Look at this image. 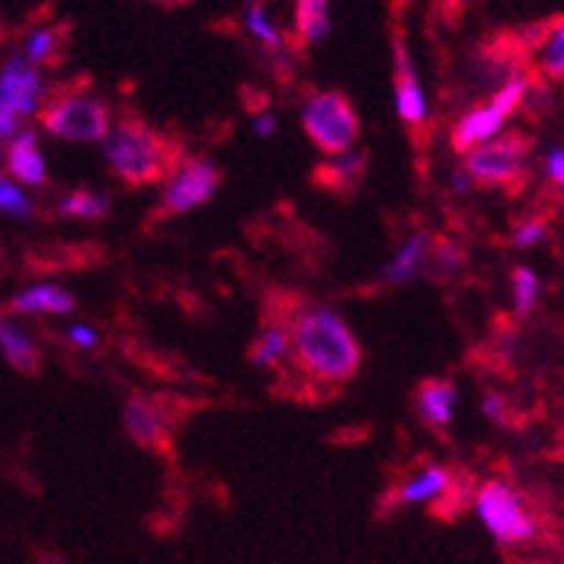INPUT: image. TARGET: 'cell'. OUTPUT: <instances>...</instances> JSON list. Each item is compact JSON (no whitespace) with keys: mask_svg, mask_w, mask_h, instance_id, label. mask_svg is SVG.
I'll return each instance as SVG.
<instances>
[{"mask_svg":"<svg viewBox=\"0 0 564 564\" xmlns=\"http://www.w3.org/2000/svg\"><path fill=\"white\" fill-rule=\"evenodd\" d=\"M292 348L299 357V366L310 377L326 379V382H343L357 373L362 362V351L357 337L346 326L337 312L306 310L292 326Z\"/></svg>","mask_w":564,"mask_h":564,"instance_id":"cell-1","label":"cell"},{"mask_svg":"<svg viewBox=\"0 0 564 564\" xmlns=\"http://www.w3.org/2000/svg\"><path fill=\"white\" fill-rule=\"evenodd\" d=\"M105 158L127 186L158 183L172 172L174 161H177L166 135L141 124V121H132V118L107 132Z\"/></svg>","mask_w":564,"mask_h":564,"instance_id":"cell-2","label":"cell"},{"mask_svg":"<svg viewBox=\"0 0 564 564\" xmlns=\"http://www.w3.org/2000/svg\"><path fill=\"white\" fill-rule=\"evenodd\" d=\"M304 132L317 150L326 155H343L360 138V118L354 112L351 101L337 90L312 96L301 116Z\"/></svg>","mask_w":564,"mask_h":564,"instance_id":"cell-3","label":"cell"},{"mask_svg":"<svg viewBox=\"0 0 564 564\" xmlns=\"http://www.w3.org/2000/svg\"><path fill=\"white\" fill-rule=\"evenodd\" d=\"M528 152H531V141L520 132L497 138V141H484L480 150L469 152L466 158V177L480 186L514 188L517 183L525 181Z\"/></svg>","mask_w":564,"mask_h":564,"instance_id":"cell-4","label":"cell"},{"mask_svg":"<svg viewBox=\"0 0 564 564\" xmlns=\"http://www.w3.org/2000/svg\"><path fill=\"white\" fill-rule=\"evenodd\" d=\"M43 127L59 141L96 143L105 141L110 132V112H107L105 101L68 94L45 107Z\"/></svg>","mask_w":564,"mask_h":564,"instance_id":"cell-5","label":"cell"},{"mask_svg":"<svg viewBox=\"0 0 564 564\" xmlns=\"http://www.w3.org/2000/svg\"><path fill=\"white\" fill-rule=\"evenodd\" d=\"M478 514L486 522L491 533L502 545H517V542H528L536 533L531 517L522 509V500L509 484L500 480H489L484 489L478 491Z\"/></svg>","mask_w":564,"mask_h":564,"instance_id":"cell-6","label":"cell"},{"mask_svg":"<svg viewBox=\"0 0 564 564\" xmlns=\"http://www.w3.org/2000/svg\"><path fill=\"white\" fill-rule=\"evenodd\" d=\"M219 186V169L212 161H188L186 166L177 169L169 181L166 192L161 199L163 217H177L214 197Z\"/></svg>","mask_w":564,"mask_h":564,"instance_id":"cell-7","label":"cell"},{"mask_svg":"<svg viewBox=\"0 0 564 564\" xmlns=\"http://www.w3.org/2000/svg\"><path fill=\"white\" fill-rule=\"evenodd\" d=\"M43 90V74L23 56H12L0 68V105L12 110L18 118H29L37 112Z\"/></svg>","mask_w":564,"mask_h":564,"instance_id":"cell-8","label":"cell"},{"mask_svg":"<svg viewBox=\"0 0 564 564\" xmlns=\"http://www.w3.org/2000/svg\"><path fill=\"white\" fill-rule=\"evenodd\" d=\"M124 430L138 447L150 453H169L166 415L155 402L143 397H132L124 408Z\"/></svg>","mask_w":564,"mask_h":564,"instance_id":"cell-9","label":"cell"},{"mask_svg":"<svg viewBox=\"0 0 564 564\" xmlns=\"http://www.w3.org/2000/svg\"><path fill=\"white\" fill-rule=\"evenodd\" d=\"M3 150H7V169L12 172L14 181L34 188L48 183V166H45V158L40 155L37 135L32 130L14 132Z\"/></svg>","mask_w":564,"mask_h":564,"instance_id":"cell-10","label":"cell"},{"mask_svg":"<svg viewBox=\"0 0 564 564\" xmlns=\"http://www.w3.org/2000/svg\"><path fill=\"white\" fill-rule=\"evenodd\" d=\"M393 82H397V110L402 121L408 124H422L427 116V105H424L422 87H419V76L410 65V54L404 48L402 40L397 37V70H393Z\"/></svg>","mask_w":564,"mask_h":564,"instance_id":"cell-11","label":"cell"},{"mask_svg":"<svg viewBox=\"0 0 564 564\" xmlns=\"http://www.w3.org/2000/svg\"><path fill=\"white\" fill-rule=\"evenodd\" d=\"M455 402H458V391L447 379H427L419 384V393H415L419 415L433 427H447L453 422Z\"/></svg>","mask_w":564,"mask_h":564,"instance_id":"cell-12","label":"cell"},{"mask_svg":"<svg viewBox=\"0 0 564 564\" xmlns=\"http://www.w3.org/2000/svg\"><path fill=\"white\" fill-rule=\"evenodd\" d=\"M12 312H23V315H68L76 310V299L68 290L51 284H37L32 290L20 292L18 299L9 304Z\"/></svg>","mask_w":564,"mask_h":564,"instance_id":"cell-13","label":"cell"},{"mask_svg":"<svg viewBox=\"0 0 564 564\" xmlns=\"http://www.w3.org/2000/svg\"><path fill=\"white\" fill-rule=\"evenodd\" d=\"M0 351L14 371L34 377L40 371V348L18 323L0 321Z\"/></svg>","mask_w":564,"mask_h":564,"instance_id":"cell-14","label":"cell"},{"mask_svg":"<svg viewBox=\"0 0 564 564\" xmlns=\"http://www.w3.org/2000/svg\"><path fill=\"white\" fill-rule=\"evenodd\" d=\"M368 169L366 152H343L337 161L326 163V166L315 169V181L329 192H351L357 183L362 181V174Z\"/></svg>","mask_w":564,"mask_h":564,"instance_id":"cell-15","label":"cell"},{"mask_svg":"<svg viewBox=\"0 0 564 564\" xmlns=\"http://www.w3.org/2000/svg\"><path fill=\"white\" fill-rule=\"evenodd\" d=\"M500 124H502V116L491 105L480 107V110H471L469 116L460 118L458 127H455L453 132L455 150L466 152L471 150V147H478V143L489 141V138L497 135Z\"/></svg>","mask_w":564,"mask_h":564,"instance_id":"cell-16","label":"cell"},{"mask_svg":"<svg viewBox=\"0 0 564 564\" xmlns=\"http://www.w3.org/2000/svg\"><path fill=\"white\" fill-rule=\"evenodd\" d=\"M430 261V242L427 236H413L393 261L382 270L384 284H408L419 270Z\"/></svg>","mask_w":564,"mask_h":564,"instance_id":"cell-17","label":"cell"},{"mask_svg":"<svg viewBox=\"0 0 564 564\" xmlns=\"http://www.w3.org/2000/svg\"><path fill=\"white\" fill-rule=\"evenodd\" d=\"M70 40V25H48L32 34L25 45V59L40 68V65L63 63V45Z\"/></svg>","mask_w":564,"mask_h":564,"instance_id":"cell-18","label":"cell"},{"mask_svg":"<svg viewBox=\"0 0 564 564\" xmlns=\"http://www.w3.org/2000/svg\"><path fill=\"white\" fill-rule=\"evenodd\" d=\"M449 491V475L441 466H430L422 475H415L413 480L399 489V502H430L438 500Z\"/></svg>","mask_w":564,"mask_h":564,"instance_id":"cell-19","label":"cell"},{"mask_svg":"<svg viewBox=\"0 0 564 564\" xmlns=\"http://www.w3.org/2000/svg\"><path fill=\"white\" fill-rule=\"evenodd\" d=\"M299 37L317 43L329 34V0H299Z\"/></svg>","mask_w":564,"mask_h":564,"instance_id":"cell-20","label":"cell"},{"mask_svg":"<svg viewBox=\"0 0 564 564\" xmlns=\"http://www.w3.org/2000/svg\"><path fill=\"white\" fill-rule=\"evenodd\" d=\"M110 208V199L101 192H74L56 205V212L63 217H85V219H99L105 217Z\"/></svg>","mask_w":564,"mask_h":564,"instance_id":"cell-21","label":"cell"},{"mask_svg":"<svg viewBox=\"0 0 564 564\" xmlns=\"http://www.w3.org/2000/svg\"><path fill=\"white\" fill-rule=\"evenodd\" d=\"M562 48H564V29H562V18H553V23L547 25V34L542 40V70H545L547 79L562 82L564 76V59H562Z\"/></svg>","mask_w":564,"mask_h":564,"instance_id":"cell-22","label":"cell"},{"mask_svg":"<svg viewBox=\"0 0 564 564\" xmlns=\"http://www.w3.org/2000/svg\"><path fill=\"white\" fill-rule=\"evenodd\" d=\"M286 348H290V332H286V326H281V323L267 326L264 335L259 337V343H256L253 348V362L256 366H267V368L275 366V362L286 354Z\"/></svg>","mask_w":564,"mask_h":564,"instance_id":"cell-23","label":"cell"},{"mask_svg":"<svg viewBox=\"0 0 564 564\" xmlns=\"http://www.w3.org/2000/svg\"><path fill=\"white\" fill-rule=\"evenodd\" d=\"M511 284H514L517 315H531V310L536 306V299H540V279H536V273L528 270V267H517L514 275H511Z\"/></svg>","mask_w":564,"mask_h":564,"instance_id":"cell-24","label":"cell"},{"mask_svg":"<svg viewBox=\"0 0 564 564\" xmlns=\"http://www.w3.org/2000/svg\"><path fill=\"white\" fill-rule=\"evenodd\" d=\"M0 212L12 214V217L29 219L34 214V203L25 197L18 188V183H12L7 174H0Z\"/></svg>","mask_w":564,"mask_h":564,"instance_id":"cell-25","label":"cell"},{"mask_svg":"<svg viewBox=\"0 0 564 564\" xmlns=\"http://www.w3.org/2000/svg\"><path fill=\"white\" fill-rule=\"evenodd\" d=\"M248 25H250V32H253L256 37H261L267 45H273V48H281V43H284V37H281V34L275 32L273 25L267 23V18H264V12H261V7H250Z\"/></svg>","mask_w":564,"mask_h":564,"instance_id":"cell-26","label":"cell"},{"mask_svg":"<svg viewBox=\"0 0 564 564\" xmlns=\"http://www.w3.org/2000/svg\"><path fill=\"white\" fill-rule=\"evenodd\" d=\"M427 264H433L435 273H441V275L455 273V270H458V264H460V250L455 248V245H449V242H438V245H435L433 261H427Z\"/></svg>","mask_w":564,"mask_h":564,"instance_id":"cell-27","label":"cell"},{"mask_svg":"<svg viewBox=\"0 0 564 564\" xmlns=\"http://www.w3.org/2000/svg\"><path fill=\"white\" fill-rule=\"evenodd\" d=\"M545 239V225L542 223H528L517 230L514 242L517 248H533V245H540Z\"/></svg>","mask_w":564,"mask_h":564,"instance_id":"cell-28","label":"cell"},{"mask_svg":"<svg viewBox=\"0 0 564 564\" xmlns=\"http://www.w3.org/2000/svg\"><path fill=\"white\" fill-rule=\"evenodd\" d=\"M18 130H20V118L14 116L12 110H7V107L0 105V150L7 147L9 138H12Z\"/></svg>","mask_w":564,"mask_h":564,"instance_id":"cell-29","label":"cell"},{"mask_svg":"<svg viewBox=\"0 0 564 564\" xmlns=\"http://www.w3.org/2000/svg\"><path fill=\"white\" fill-rule=\"evenodd\" d=\"M484 413L489 415V419H495V422H502V419H506V402H502V397L489 393L484 402Z\"/></svg>","mask_w":564,"mask_h":564,"instance_id":"cell-30","label":"cell"},{"mask_svg":"<svg viewBox=\"0 0 564 564\" xmlns=\"http://www.w3.org/2000/svg\"><path fill=\"white\" fill-rule=\"evenodd\" d=\"M562 150H553L551 155H547V174H551L553 177V183H556V186H562V181H564V166H562Z\"/></svg>","mask_w":564,"mask_h":564,"instance_id":"cell-31","label":"cell"},{"mask_svg":"<svg viewBox=\"0 0 564 564\" xmlns=\"http://www.w3.org/2000/svg\"><path fill=\"white\" fill-rule=\"evenodd\" d=\"M70 340L79 343V346H85V348L96 346V335L87 329V326H74V329H70Z\"/></svg>","mask_w":564,"mask_h":564,"instance_id":"cell-32","label":"cell"},{"mask_svg":"<svg viewBox=\"0 0 564 564\" xmlns=\"http://www.w3.org/2000/svg\"><path fill=\"white\" fill-rule=\"evenodd\" d=\"M256 132H259L261 138H270L275 132V116H261L256 118Z\"/></svg>","mask_w":564,"mask_h":564,"instance_id":"cell-33","label":"cell"},{"mask_svg":"<svg viewBox=\"0 0 564 564\" xmlns=\"http://www.w3.org/2000/svg\"><path fill=\"white\" fill-rule=\"evenodd\" d=\"M37 564H68V562L59 556H54V553H43V556L37 558Z\"/></svg>","mask_w":564,"mask_h":564,"instance_id":"cell-34","label":"cell"},{"mask_svg":"<svg viewBox=\"0 0 564 564\" xmlns=\"http://www.w3.org/2000/svg\"><path fill=\"white\" fill-rule=\"evenodd\" d=\"M152 3H161V7H183L188 0H152Z\"/></svg>","mask_w":564,"mask_h":564,"instance_id":"cell-35","label":"cell"},{"mask_svg":"<svg viewBox=\"0 0 564 564\" xmlns=\"http://www.w3.org/2000/svg\"><path fill=\"white\" fill-rule=\"evenodd\" d=\"M0 40H3V29H0Z\"/></svg>","mask_w":564,"mask_h":564,"instance_id":"cell-36","label":"cell"}]
</instances>
